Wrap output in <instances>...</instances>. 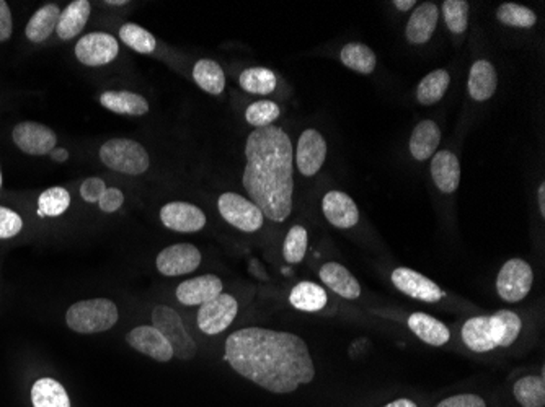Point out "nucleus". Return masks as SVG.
<instances>
[{
  "label": "nucleus",
  "mask_w": 545,
  "mask_h": 407,
  "mask_svg": "<svg viewBox=\"0 0 545 407\" xmlns=\"http://www.w3.org/2000/svg\"><path fill=\"white\" fill-rule=\"evenodd\" d=\"M224 360L239 375L276 394L294 392L315 378L305 340L291 332L243 328L226 340Z\"/></svg>",
  "instance_id": "obj_1"
},
{
  "label": "nucleus",
  "mask_w": 545,
  "mask_h": 407,
  "mask_svg": "<svg viewBox=\"0 0 545 407\" xmlns=\"http://www.w3.org/2000/svg\"><path fill=\"white\" fill-rule=\"evenodd\" d=\"M243 189L272 222L283 224L293 212L294 149L278 126L255 129L245 143Z\"/></svg>",
  "instance_id": "obj_2"
},
{
  "label": "nucleus",
  "mask_w": 545,
  "mask_h": 407,
  "mask_svg": "<svg viewBox=\"0 0 545 407\" xmlns=\"http://www.w3.org/2000/svg\"><path fill=\"white\" fill-rule=\"evenodd\" d=\"M118 319V307L108 298H91L74 303L66 313L69 328L79 334L110 331Z\"/></svg>",
  "instance_id": "obj_3"
},
{
  "label": "nucleus",
  "mask_w": 545,
  "mask_h": 407,
  "mask_svg": "<svg viewBox=\"0 0 545 407\" xmlns=\"http://www.w3.org/2000/svg\"><path fill=\"white\" fill-rule=\"evenodd\" d=\"M100 160L116 173L131 176L144 174L151 166L144 145L133 139H112L103 143L100 149Z\"/></svg>",
  "instance_id": "obj_4"
},
{
  "label": "nucleus",
  "mask_w": 545,
  "mask_h": 407,
  "mask_svg": "<svg viewBox=\"0 0 545 407\" xmlns=\"http://www.w3.org/2000/svg\"><path fill=\"white\" fill-rule=\"evenodd\" d=\"M152 326L162 332L174 350V357L191 360L198 352L197 342L183 326L182 318L167 305H157L152 311Z\"/></svg>",
  "instance_id": "obj_5"
},
{
  "label": "nucleus",
  "mask_w": 545,
  "mask_h": 407,
  "mask_svg": "<svg viewBox=\"0 0 545 407\" xmlns=\"http://www.w3.org/2000/svg\"><path fill=\"white\" fill-rule=\"evenodd\" d=\"M222 219L245 234L258 232L263 226V214L255 204L237 193H224L218 201Z\"/></svg>",
  "instance_id": "obj_6"
},
{
  "label": "nucleus",
  "mask_w": 545,
  "mask_h": 407,
  "mask_svg": "<svg viewBox=\"0 0 545 407\" xmlns=\"http://www.w3.org/2000/svg\"><path fill=\"white\" fill-rule=\"evenodd\" d=\"M534 282V272L523 259H509L501 267L497 279V292L508 303L524 300Z\"/></svg>",
  "instance_id": "obj_7"
},
{
  "label": "nucleus",
  "mask_w": 545,
  "mask_h": 407,
  "mask_svg": "<svg viewBox=\"0 0 545 407\" xmlns=\"http://www.w3.org/2000/svg\"><path fill=\"white\" fill-rule=\"evenodd\" d=\"M239 313V303L232 295H218L211 302L199 307L198 311V328L208 336H216L226 331L232 325Z\"/></svg>",
  "instance_id": "obj_8"
},
{
  "label": "nucleus",
  "mask_w": 545,
  "mask_h": 407,
  "mask_svg": "<svg viewBox=\"0 0 545 407\" xmlns=\"http://www.w3.org/2000/svg\"><path fill=\"white\" fill-rule=\"evenodd\" d=\"M120 54L118 39L110 33H89L76 45L77 61L89 68H100L113 62Z\"/></svg>",
  "instance_id": "obj_9"
},
{
  "label": "nucleus",
  "mask_w": 545,
  "mask_h": 407,
  "mask_svg": "<svg viewBox=\"0 0 545 407\" xmlns=\"http://www.w3.org/2000/svg\"><path fill=\"white\" fill-rule=\"evenodd\" d=\"M199 265H201V253L195 245H189V243H178L162 249L155 259L157 271L167 277L187 276L197 271Z\"/></svg>",
  "instance_id": "obj_10"
},
{
  "label": "nucleus",
  "mask_w": 545,
  "mask_h": 407,
  "mask_svg": "<svg viewBox=\"0 0 545 407\" xmlns=\"http://www.w3.org/2000/svg\"><path fill=\"white\" fill-rule=\"evenodd\" d=\"M12 139L23 153L35 157L49 155L58 143V137L54 134L53 129L33 121L16 124L12 130Z\"/></svg>",
  "instance_id": "obj_11"
},
{
  "label": "nucleus",
  "mask_w": 545,
  "mask_h": 407,
  "mask_svg": "<svg viewBox=\"0 0 545 407\" xmlns=\"http://www.w3.org/2000/svg\"><path fill=\"white\" fill-rule=\"evenodd\" d=\"M160 220L166 228L178 234H195L206 226L205 212L185 201L166 204L160 209Z\"/></svg>",
  "instance_id": "obj_12"
},
{
  "label": "nucleus",
  "mask_w": 545,
  "mask_h": 407,
  "mask_svg": "<svg viewBox=\"0 0 545 407\" xmlns=\"http://www.w3.org/2000/svg\"><path fill=\"white\" fill-rule=\"evenodd\" d=\"M390 279L401 294L409 295L420 302L438 303L446 295L432 279L424 277L423 274L409 269V267H397L392 272Z\"/></svg>",
  "instance_id": "obj_13"
},
{
  "label": "nucleus",
  "mask_w": 545,
  "mask_h": 407,
  "mask_svg": "<svg viewBox=\"0 0 545 407\" xmlns=\"http://www.w3.org/2000/svg\"><path fill=\"white\" fill-rule=\"evenodd\" d=\"M326 159V142L315 129L304 130L295 149V165L304 176H314Z\"/></svg>",
  "instance_id": "obj_14"
},
{
  "label": "nucleus",
  "mask_w": 545,
  "mask_h": 407,
  "mask_svg": "<svg viewBox=\"0 0 545 407\" xmlns=\"http://www.w3.org/2000/svg\"><path fill=\"white\" fill-rule=\"evenodd\" d=\"M126 342L137 352L151 357L157 362H170L174 350L162 332L154 326H137L126 334Z\"/></svg>",
  "instance_id": "obj_15"
},
{
  "label": "nucleus",
  "mask_w": 545,
  "mask_h": 407,
  "mask_svg": "<svg viewBox=\"0 0 545 407\" xmlns=\"http://www.w3.org/2000/svg\"><path fill=\"white\" fill-rule=\"evenodd\" d=\"M224 284L218 276H199L195 279H188L176 287V298L185 307H197L211 302L218 295L222 294Z\"/></svg>",
  "instance_id": "obj_16"
},
{
  "label": "nucleus",
  "mask_w": 545,
  "mask_h": 407,
  "mask_svg": "<svg viewBox=\"0 0 545 407\" xmlns=\"http://www.w3.org/2000/svg\"><path fill=\"white\" fill-rule=\"evenodd\" d=\"M322 211L326 219L337 228H351L359 222L358 205L348 194L341 191H330L324 196Z\"/></svg>",
  "instance_id": "obj_17"
},
{
  "label": "nucleus",
  "mask_w": 545,
  "mask_h": 407,
  "mask_svg": "<svg viewBox=\"0 0 545 407\" xmlns=\"http://www.w3.org/2000/svg\"><path fill=\"white\" fill-rule=\"evenodd\" d=\"M438 18H440V10L432 2L418 5L415 12L410 16L407 28H405V35H407L410 43L411 45L428 43L436 30Z\"/></svg>",
  "instance_id": "obj_18"
},
{
  "label": "nucleus",
  "mask_w": 545,
  "mask_h": 407,
  "mask_svg": "<svg viewBox=\"0 0 545 407\" xmlns=\"http://www.w3.org/2000/svg\"><path fill=\"white\" fill-rule=\"evenodd\" d=\"M432 176L444 194H453L461 183V163L453 151H440L432 160Z\"/></svg>",
  "instance_id": "obj_19"
},
{
  "label": "nucleus",
  "mask_w": 545,
  "mask_h": 407,
  "mask_svg": "<svg viewBox=\"0 0 545 407\" xmlns=\"http://www.w3.org/2000/svg\"><path fill=\"white\" fill-rule=\"evenodd\" d=\"M318 276H320V280L335 294L340 295L347 300L359 298L361 286L345 266L338 265V263H326L320 267Z\"/></svg>",
  "instance_id": "obj_20"
},
{
  "label": "nucleus",
  "mask_w": 545,
  "mask_h": 407,
  "mask_svg": "<svg viewBox=\"0 0 545 407\" xmlns=\"http://www.w3.org/2000/svg\"><path fill=\"white\" fill-rule=\"evenodd\" d=\"M410 331L423 340L424 344L433 347L444 346L451 339V331L438 318L426 313H413L409 318Z\"/></svg>",
  "instance_id": "obj_21"
},
{
  "label": "nucleus",
  "mask_w": 545,
  "mask_h": 407,
  "mask_svg": "<svg viewBox=\"0 0 545 407\" xmlns=\"http://www.w3.org/2000/svg\"><path fill=\"white\" fill-rule=\"evenodd\" d=\"M498 87V74L488 61H477L470 68L469 89L470 99L476 101H486L492 99Z\"/></svg>",
  "instance_id": "obj_22"
},
{
  "label": "nucleus",
  "mask_w": 545,
  "mask_h": 407,
  "mask_svg": "<svg viewBox=\"0 0 545 407\" xmlns=\"http://www.w3.org/2000/svg\"><path fill=\"white\" fill-rule=\"evenodd\" d=\"M100 103L112 113L128 116H144L149 113L147 99L133 91H105L100 95Z\"/></svg>",
  "instance_id": "obj_23"
},
{
  "label": "nucleus",
  "mask_w": 545,
  "mask_h": 407,
  "mask_svg": "<svg viewBox=\"0 0 545 407\" xmlns=\"http://www.w3.org/2000/svg\"><path fill=\"white\" fill-rule=\"evenodd\" d=\"M91 4L89 0H76L70 2L64 12H61L59 22L56 26V33L64 41L76 38L80 31L84 30L85 25L91 16Z\"/></svg>",
  "instance_id": "obj_24"
},
{
  "label": "nucleus",
  "mask_w": 545,
  "mask_h": 407,
  "mask_svg": "<svg viewBox=\"0 0 545 407\" xmlns=\"http://www.w3.org/2000/svg\"><path fill=\"white\" fill-rule=\"evenodd\" d=\"M441 142V130L433 121L418 122L410 137V151L418 162L432 159Z\"/></svg>",
  "instance_id": "obj_25"
},
{
  "label": "nucleus",
  "mask_w": 545,
  "mask_h": 407,
  "mask_svg": "<svg viewBox=\"0 0 545 407\" xmlns=\"http://www.w3.org/2000/svg\"><path fill=\"white\" fill-rule=\"evenodd\" d=\"M488 325L497 347H509L515 344L519 332L523 329L521 318L509 309H500L492 317H488Z\"/></svg>",
  "instance_id": "obj_26"
},
{
  "label": "nucleus",
  "mask_w": 545,
  "mask_h": 407,
  "mask_svg": "<svg viewBox=\"0 0 545 407\" xmlns=\"http://www.w3.org/2000/svg\"><path fill=\"white\" fill-rule=\"evenodd\" d=\"M59 16H61V10L56 4L43 5L35 12V16H31L30 22L27 23V28H25L27 38L35 45L43 43L53 35V31H56Z\"/></svg>",
  "instance_id": "obj_27"
},
{
  "label": "nucleus",
  "mask_w": 545,
  "mask_h": 407,
  "mask_svg": "<svg viewBox=\"0 0 545 407\" xmlns=\"http://www.w3.org/2000/svg\"><path fill=\"white\" fill-rule=\"evenodd\" d=\"M462 340L472 352H477V354H484L497 349L488 325V317L467 319L465 325L462 326Z\"/></svg>",
  "instance_id": "obj_28"
},
{
  "label": "nucleus",
  "mask_w": 545,
  "mask_h": 407,
  "mask_svg": "<svg viewBox=\"0 0 545 407\" xmlns=\"http://www.w3.org/2000/svg\"><path fill=\"white\" fill-rule=\"evenodd\" d=\"M33 407H70L66 388L53 378H39L31 386Z\"/></svg>",
  "instance_id": "obj_29"
},
{
  "label": "nucleus",
  "mask_w": 545,
  "mask_h": 407,
  "mask_svg": "<svg viewBox=\"0 0 545 407\" xmlns=\"http://www.w3.org/2000/svg\"><path fill=\"white\" fill-rule=\"evenodd\" d=\"M289 302L295 309L315 313L326 308L328 297H326V288L317 286L315 282H301L291 290Z\"/></svg>",
  "instance_id": "obj_30"
},
{
  "label": "nucleus",
  "mask_w": 545,
  "mask_h": 407,
  "mask_svg": "<svg viewBox=\"0 0 545 407\" xmlns=\"http://www.w3.org/2000/svg\"><path fill=\"white\" fill-rule=\"evenodd\" d=\"M193 80L206 93L218 97L226 89V76L219 64L211 59H199L193 68Z\"/></svg>",
  "instance_id": "obj_31"
},
{
  "label": "nucleus",
  "mask_w": 545,
  "mask_h": 407,
  "mask_svg": "<svg viewBox=\"0 0 545 407\" xmlns=\"http://www.w3.org/2000/svg\"><path fill=\"white\" fill-rule=\"evenodd\" d=\"M449 83H451V77L447 74V70H444V68L433 70L432 74H428L422 82L418 83V103L424 106L438 103L444 97Z\"/></svg>",
  "instance_id": "obj_32"
},
{
  "label": "nucleus",
  "mask_w": 545,
  "mask_h": 407,
  "mask_svg": "<svg viewBox=\"0 0 545 407\" xmlns=\"http://www.w3.org/2000/svg\"><path fill=\"white\" fill-rule=\"evenodd\" d=\"M340 57L347 68L363 76L372 74L378 64L376 54L372 53L371 47L361 43H348L341 49Z\"/></svg>",
  "instance_id": "obj_33"
},
{
  "label": "nucleus",
  "mask_w": 545,
  "mask_h": 407,
  "mask_svg": "<svg viewBox=\"0 0 545 407\" xmlns=\"http://www.w3.org/2000/svg\"><path fill=\"white\" fill-rule=\"evenodd\" d=\"M239 83L251 95H270L276 89V76L270 68H251L243 70Z\"/></svg>",
  "instance_id": "obj_34"
},
{
  "label": "nucleus",
  "mask_w": 545,
  "mask_h": 407,
  "mask_svg": "<svg viewBox=\"0 0 545 407\" xmlns=\"http://www.w3.org/2000/svg\"><path fill=\"white\" fill-rule=\"evenodd\" d=\"M515 398L523 407L545 406V380L542 377H524L513 388Z\"/></svg>",
  "instance_id": "obj_35"
},
{
  "label": "nucleus",
  "mask_w": 545,
  "mask_h": 407,
  "mask_svg": "<svg viewBox=\"0 0 545 407\" xmlns=\"http://www.w3.org/2000/svg\"><path fill=\"white\" fill-rule=\"evenodd\" d=\"M70 205V194L66 188L54 186V188L46 189L38 197V215L39 217H59L64 212L68 211Z\"/></svg>",
  "instance_id": "obj_36"
},
{
  "label": "nucleus",
  "mask_w": 545,
  "mask_h": 407,
  "mask_svg": "<svg viewBox=\"0 0 545 407\" xmlns=\"http://www.w3.org/2000/svg\"><path fill=\"white\" fill-rule=\"evenodd\" d=\"M120 39L139 54H152L157 46V41L151 31L145 30L136 23H124L120 28Z\"/></svg>",
  "instance_id": "obj_37"
},
{
  "label": "nucleus",
  "mask_w": 545,
  "mask_h": 407,
  "mask_svg": "<svg viewBox=\"0 0 545 407\" xmlns=\"http://www.w3.org/2000/svg\"><path fill=\"white\" fill-rule=\"evenodd\" d=\"M309 235L303 225H294L289 230L283 243V257L289 265H299L307 253Z\"/></svg>",
  "instance_id": "obj_38"
},
{
  "label": "nucleus",
  "mask_w": 545,
  "mask_h": 407,
  "mask_svg": "<svg viewBox=\"0 0 545 407\" xmlns=\"http://www.w3.org/2000/svg\"><path fill=\"white\" fill-rule=\"evenodd\" d=\"M497 18L503 25L515 26V28H532L538 23V16L530 8L518 5V4H501L497 10Z\"/></svg>",
  "instance_id": "obj_39"
},
{
  "label": "nucleus",
  "mask_w": 545,
  "mask_h": 407,
  "mask_svg": "<svg viewBox=\"0 0 545 407\" xmlns=\"http://www.w3.org/2000/svg\"><path fill=\"white\" fill-rule=\"evenodd\" d=\"M280 106L270 99H260L251 103L247 111H245V120L253 126V128H266L272 126V122L280 118Z\"/></svg>",
  "instance_id": "obj_40"
},
{
  "label": "nucleus",
  "mask_w": 545,
  "mask_h": 407,
  "mask_svg": "<svg viewBox=\"0 0 545 407\" xmlns=\"http://www.w3.org/2000/svg\"><path fill=\"white\" fill-rule=\"evenodd\" d=\"M469 2L465 0H446L443 4V16L447 28L454 35H461L469 26Z\"/></svg>",
  "instance_id": "obj_41"
},
{
  "label": "nucleus",
  "mask_w": 545,
  "mask_h": 407,
  "mask_svg": "<svg viewBox=\"0 0 545 407\" xmlns=\"http://www.w3.org/2000/svg\"><path fill=\"white\" fill-rule=\"evenodd\" d=\"M23 220L16 211L0 205V240L14 238L22 232Z\"/></svg>",
  "instance_id": "obj_42"
},
{
  "label": "nucleus",
  "mask_w": 545,
  "mask_h": 407,
  "mask_svg": "<svg viewBox=\"0 0 545 407\" xmlns=\"http://www.w3.org/2000/svg\"><path fill=\"white\" fill-rule=\"evenodd\" d=\"M106 188H108V186H106L105 182H103L102 178L91 176V178H87V180L82 183V186H80V196H82L85 203H99L100 197L103 196Z\"/></svg>",
  "instance_id": "obj_43"
},
{
  "label": "nucleus",
  "mask_w": 545,
  "mask_h": 407,
  "mask_svg": "<svg viewBox=\"0 0 545 407\" xmlns=\"http://www.w3.org/2000/svg\"><path fill=\"white\" fill-rule=\"evenodd\" d=\"M124 204V194L118 188H106L103 196L100 197V211L113 214L120 211Z\"/></svg>",
  "instance_id": "obj_44"
},
{
  "label": "nucleus",
  "mask_w": 545,
  "mask_h": 407,
  "mask_svg": "<svg viewBox=\"0 0 545 407\" xmlns=\"http://www.w3.org/2000/svg\"><path fill=\"white\" fill-rule=\"evenodd\" d=\"M436 407H486V402L477 394H457L441 401Z\"/></svg>",
  "instance_id": "obj_45"
},
{
  "label": "nucleus",
  "mask_w": 545,
  "mask_h": 407,
  "mask_svg": "<svg viewBox=\"0 0 545 407\" xmlns=\"http://www.w3.org/2000/svg\"><path fill=\"white\" fill-rule=\"evenodd\" d=\"M14 31V18L5 0H0V41H7Z\"/></svg>",
  "instance_id": "obj_46"
},
{
  "label": "nucleus",
  "mask_w": 545,
  "mask_h": 407,
  "mask_svg": "<svg viewBox=\"0 0 545 407\" xmlns=\"http://www.w3.org/2000/svg\"><path fill=\"white\" fill-rule=\"evenodd\" d=\"M538 204L539 211L542 214V217H545V183L538 188Z\"/></svg>",
  "instance_id": "obj_47"
},
{
  "label": "nucleus",
  "mask_w": 545,
  "mask_h": 407,
  "mask_svg": "<svg viewBox=\"0 0 545 407\" xmlns=\"http://www.w3.org/2000/svg\"><path fill=\"white\" fill-rule=\"evenodd\" d=\"M394 5L399 8L401 12H407L410 8L415 7L417 2H415V0H394Z\"/></svg>",
  "instance_id": "obj_48"
},
{
  "label": "nucleus",
  "mask_w": 545,
  "mask_h": 407,
  "mask_svg": "<svg viewBox=\"0 0 545 407\" xmlns=\"http://www.w3.org/2000/svg\"><path fill=\"white\" fill-rule=\"evenodd\" d=\"M49 155H51V159H53L54 162H59V163H62V162H66V160L69 159V153L66 149H54Z\"/></svg>",
  "instance_id": "obj_49"
},
{
  "label": "nucleus",
  "mask_w": 545,
  "mask_h": 407,
  "mask_svg": "<svg viewBox=\"0 0 545 407\" xmlns=\"http://www.w3.org/2000/svg\"><path fill=\"white\" fill-rule=\"evenodd\" d=\"M384 407H418L415 402L411 400H405V398H401V400L392 401V402H389Z\"/></svg>",
  "instance_id": "obj_50"
},
{
  "label": "nucleus",
  "mask_w": 545,
  "mask_h": 407,
  "mask_svg": "<svg viewBox=\"0 0 545 407\" xmlns=\"http://www.w3.org/2000/svg\"><path fill=\"white\" fill-rule=\"evenodd\" d=\"M105 5H110V7H122V5H128V0H106Z\"/></svg>",
  "instance_id": "obj_51"
},
{
  "label": "nucleus",
  "mask_w": 545,
  "mask_h": 407,
  "mask_svg": "<svg viewBox=\"0 0 545 407\" xmlns=\"http://www.w3.org/2000/svg\"><path fill=\"white\" fill-rule=\"evenodd\" d=\"M0 188H2V173H0Z\"/></svg>",
  "instance_id": "obj_52"
}]
</instances>
